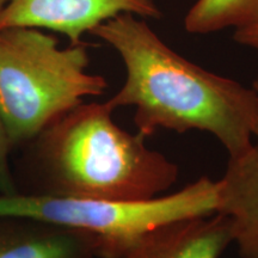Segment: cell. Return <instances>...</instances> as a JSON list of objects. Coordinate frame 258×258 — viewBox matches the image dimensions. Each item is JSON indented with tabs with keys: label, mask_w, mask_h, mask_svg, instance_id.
Segmentation results:
<instances>
[{
	"label": "cell",
	"mask_w": 258,
	"mask_h": 258,
	"mask_svg": "<svg viewBox=\"0 0 258 258\" xmlns=\"http://www.w3.org/2000/svg\"><path fill=\"white\" fill-rule=\"evenodd\" d=\"M9 2L10 0H0V15H2L3 10L5 9V6L9 4Z\"/></svg>",
	"instance_id": "13"
},
{
	"label": "cell",
	"mask_w": 258,
	"mask_h": 258,
	"mask_svg": "<svg viewBox=\"0 0 258 258\" xmlns=\"http://www.w3.org/2000/svg\"><path fill=\"white\" fill-rule=\"evenodd\" d=\"M219 182L201 177L178 191L140 201L0 196V215L38 219L91 238L97 258H121L158 226L217 213Z\"/></svg>",
	"instance_id": "4"
},
{
	"label": "cell",
	"mask_w": 258,
	"mask_h": 258,
	"mask_svg": "<svg viewBox=\"0 0 258 258\" xmlns=\"http://www.w3.org/2000/svg\"><path fill=\"white\" fill-rule=\"evenodd\" d=\"M231 244L230 221L213 213L158 226L121 258H220Z\"/></svg>",
	"instance_id": "6"
},
{
	"label": "cell",
	"mask_w": 258,
	"mask_h": 258,
	"mask_svg": "<svg viewBox=\"0 0 258 258\" xmlns=\"http://www.w3.org/2000/svg\"><path fill=\"white\" fill-rule=\"evenodd\" d=\"M258 24V0H198L184 17L190 34H212Z\"/></svg>",
	"instance_id": "9"
},
{
	"label": "cell",
	"mask_w": 258,
	"mask_h": 258,
	"mask_svg": "<svg viewBox=\"0 0 258 258\" xmlns=\"http://www.w3.org/2000/svg\"><path fill=\"white\" fill-rule=\"evenodd\" d=\"M252 90L254 91V95H256V114H254V122H253V131H252V135L253 138L256 139L257 143L254 144V146L258 148V76L254 79L253 85H252Z\"/></svg>",
	"instance_id": "12"
},
{
	"label": "cell",
	"mask_w": 258,
	"mask_h": 258,
	"mask_svg": "<svg viewBox=\"0 0 258 258\" xmlns=\"http://www.w3.org/2000/svg\"><path fill=\"white\" fill-rule=\"evenodd\" d=\"M122 14L159 19L161 10L156 0H10L0 15V29H46L78 44L86 32Z\"/></svg>",
	"instance_id": "5"
},
{
	"label": "cell",
	"mask_w": 258,
	"mask_h": 258,
	"mask_svg": "<svg viewBox=\"0 0 258 258\" xmlns=\"http://www.w3.org/2000/svg\"><path fill=\"white\" fill-rule=\"evenodd\" d=\"M88 44L61 48L41 29H0V115L15 148L108 88L90 73Z\"/></svg>",
	"instance_id": "3"
},
{
	"label": "cell",
	"mask_w": 258,
	"mask_h": 258,
	"mask_svg": "<svg viewBox=\"0 0 258 258\" xmlns=\"http://www.w3.org/2000/svg\"><path fill=\"white\" fill-rule=\"evenodd\" d=\"M108 103H82L24 145L18 194L140 201L164 195L178 166L146 137L112 120Z\"/></svg>",
	"instance_id": "2"
},
{
	"label": "cell",
	"mask_w": 258,
	"mask_h": 258,
	"mask_svg": "<svg viewBox=\"0 0 258 258\" xmlns=\"http://www.w3.org/2000/svg\"><path fill=\"white\" fill-rule=\"evenodd\" d=\"M91 34L114 48L124 64L123 85L106 103L114 110L133 106L139 133L206 132L230 158L253 146L252 88L190 62L134 15L116 16Z\"/></svg>",
	"instance_id": "1"
},
{
	"label": "cell",
	"mask_w": 258,
	"mask_h": 258,
	"mask_svg": "<svg viewBox=\"0 0 258 258\" xmlns=\"http://www.w3.org/2000/svg\"><path fill=\"white\" fill-rule=\"evenodd\" d=\"M219 182L217 213L228 219L241 258H258V148L230 158Z\"/></svg>",
	"instance_id": "7"
},
{
	"label": "cell",
	"mask_w": 258,
	"mask_h": 258,
	"mask_svg": "<svg viewBox=\"0 0 258 258\" xmlns=\"http://www.w3.org/2000/svg\"><path fill=\"white\" fill-rule=\"evenodd\" d=\"M233 40L241 46L249 47L258 51V24L234 30Z\"/></svg>",
	"instance_id": "11"
},
{
	"label": "cell",
	"mask_w": 258,
	"mask_h": 258,
	"mask_svg": "<svg viewBox=\"0 0 258 258\" xmlns=\"http://www.w3.org/2000/svg\"><path fill=\"white\" fill-rule=\"evenodd\" d=\"M0 258H97L83 232L38 219L0 215Z\"/></svg>",
	"instance_id": "8"
},
{
	"label": "cell",
	"mask_w": 258,
	"mask_h": 258,
	"mask_svg": "<svg viewBox=\"0 0 258 258\" xmlns=\"http://www.w3.org/2000/svg\"><path fill=\"white\" fill-rule=\"evenodd\" d=\"M14 148L8 127L0 115V196L15 195L18 192L15 172L10 161Z\"/></svg>",
	"instance_id": "10"
}]
</instances>
